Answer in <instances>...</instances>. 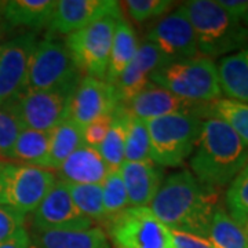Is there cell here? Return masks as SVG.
<instances>
[{
  "mask_svg": "<svg viewBox=\"0 0 248 248\" xmlns=\"http://www.w3.org/2000/svg\"><path fill=\"white\" fill-rule=\"evenodd\" d=\"M217 192L200 184L189 170H182L163 181L151 210L170 231L193 233L207 239L218 207Z\"/></svg>",
  "mask_w": 248,
  "mask_h": 248,
  "instance_id": "6da1fadb",
  "label": "cell"
},
{
  "mask_svg": "<svg viewBox=\"0 0 248 248\" xmlns=\"http://www.w3.org/2000/svg\"><path fill=\"white\" fill-rule=\"evenodd\" d=\"M190 172L203 185L219 190L231 185L248 163V145L218 117H207L189 157Z\"/></svg>",
  "mask_w": 248,
  "mask_h": 248,
  "instance_id": "7a4b0ae2",
  "label": "cell"
},
{
  "mask_svg": "<svg viewBox=\"0 0 248 248\" xmlns=\"http://www.w3.org/2000/svg\"><path fill=\"white\" fill-rule=\"evenodd\" d=\"M195 31L197 50L205 58H219L248 48V31L215 0H190L182 4Z\"/></svg>",
  "mask_w": 248,
  "mask_h": 248,
  "instance_id": "3957f363",
  "label": "cell"
},
{
  "mask_svg": "<svg viewBox=\"0 0 248 248\" xmlns=\"http://www.w3.org/2000/svg\"><path fill=\"white\" fill-rule=\"evenodd\" d=\"M151 83L192 102L210 104L222 98L217 63L202 55L160 66Z\"/></svg>",
  "mask_w": 248,
  "mask_h": 248,
  "instance_id": "277c9868",
  "label": "cell"
},
{
  "mask_svg": "<svg viewBox=\"0 0 248 248\" xmlns=\"http://www.w3.org/2000/svg\"><path fill=\"white\" fill-rule=\"evenodd\" d=\"M203 117L175 113L146 120L151 137V160L163 167H179L195 151Z\"/></svg>",
  "mask_w": 248,
  "mask_h": 248,
  "instance_id": "5b68a950",
  "label": "cell"
},
{
  "mask_svg": "<svg viewBox=\"0 0 248 248\" xmlns=\"http://www.w3.org/2000/svg\"><path fill=\"white\" fill-rule=\"evenodd\" d=\"M122 11L119 3L63 40L81 75L105 80L110 48Z\"/></svg>",
  "mask_w": 248,
  "mask_h": 248,
  "instance_id": "8992f818",
  "label": "cell"
},
{
  "mask_svg": "<svg viewBox=\"0 0 248 248\" xmlns=\"http://www.w3.org/2000/svg\"><path fill=\"white\" fill-rule=\"evenodd\" d=\"M113 248H175L171 231L149 207H128L105 222Z\"/></svg>",
  "mask_w": 248,
  "mask_h": 248,
  "instance_id": "52a82bcc",
  "label": "cell"
},
{
  "mask_svg": "<svg viewBox=\"0 0 248 248\" xmlns=\"http://www.w3.org/2000/svg\"><path fill=\"white\" fill-rule=\"evenodd\" d=\"M53 171L27 164L4 163L0 174V203L32 214L55 185Z\"/></svg>",
  "mask_w": 248,
  "mask_h": 248,
  "instance_id": "ba28073f",
  "label": "cell"
},
{
  "mask_svg": "<svg viewBox=\"0 0 248 248\" xmlns=\"http://www.w3.org/2000/svg\"><path fill=\"white\" fill-rule=\"evenodd\" d=\"M81 79V73L63 40L46 37L37 42L28 72L25 91L51 90Z\"/></svg>",
  "mask_w": 248,
  "mask_h": 248,
  "instance_id": "9c48e42d",
  "label": "cell"
},
{
  "mask_svg": "<svg viewBox=\"0 0 248 248\" xmlns=\"http://www.w3.org/2000/svg\"><path fill=\"white\" fill-rule=\"evenodd\" d=\"M80 80L51 90L24 91L14 98L18 116L24 128L48 133L66 120L72 95L79 86Z\"/></svg>",
  "mask_w": 248,
  "mask_h": 248,
  "instance_id": "30bf717a",
  "label": "cell"
},
{
  "mask_svg": "<svg viewBox=\"0 0 248 248\" xmlns=\"http://www.w3.org/2000/svg\"><path fill=\"white\" fill-rule=\"evenodd\" d=\"M146 40L157 48L163 65L187 61L200 55L195 31L182 6L160 18Z\"/></svg>",
  "mask_w": 248,
  "mask_h": 248,
  "instance_id": "8fae6325",
  "label": "cell"
},
{
  "mask_svg": "<svg viewBox=\"0 0 248 248\" xmlns=\"http://www.w3.org/2000/svg\"><path fill=\"white\" fill-rule=\"evenodd\" d=\"M94 222L80 213L66 185L57 181L42 203L31 214L32 232L89 229Z\"/></svg>",
  "mask_w": 248,
  "mask_h": 248,
  "instance_id": "7c38bea8",
  "label": "cell"
},
{
  "mask_svg": "<svg viewBox=\"0 0 248 248\" xmlns=\"http://www.w3.org/2000/svg\"><path fill=\"white\" fill-rule=\"evenodd\" d=\"M37 45L35 32H27L1 46L0 51V105L27 89L31 58Z\"/></svg>",
  "mask_w": 248,
  "mask_h": 248,
  "instance_id": "4fadbf2b",
  "label": "cell"
},
{
  "mask_svg": "<svg viewBox=\"0 0 248 248\" xmlns=\"http://www.w3.org/2000/svg\"><path fill=\"white\" fill-rule=\"evenodd\" d=\"M122 108L131 117L141 119L145 122L175 113H192L203 119L211 116V102H192L178 97L153 83H149L138 95H135L130 102H127Z\"/></svg>",
  "mask_w": 248,
  "mask_h": 248,
  "instance_id": "5bb4252c",
  "label": "cell"
},
{
  "mask_svg": "<svg viewBox=\"0 0 248 248\" xmlns=\"http://www.w3.org/2000/svg\"><path fill=\"white\" fill-rule=\"evenodd\" d=\"M117 107L115 87L105 80L83 76L69 104L68 119L83 128L102 116L110 115Z\"/></svg>",
  "mask_w": 248,
  "mask_h": 248,
  "instance_id": "9a60e30c",
  "label": "cell"
},
{
  "mask_svg": "<svg viewBox=\"0 0 248 248\" xmlns=\"http://www.w3.org/2000/svg\"><path fill=\"white\" fill-rule=\"evenodd\" d=\"M163 66V60L155 46L148 40L140 45L133 61L123 72L115 86L117 107H123L151 83V76Z\"/></svg>",
  "mask_w": 248,
  "mask_h": 248,
  "instance_id": "2e32d148",
  "label": "cell"
},
{
  "mask_svg": "<svg viewBox=\"0 0 248 248\" xmlns=\"http://www.w3.org/2000/svg\"><path fill=\"white\" fill-rule=\"evenodd\" d=\"M117 1L112 0H60L48 25V36H69L93 22Z\"/></svg>",
  "mask_w": 248,
  "mask_h": 248,
  "instance_id": "e0dca14e",
  "label": "cell"
},
{
  "mask_svg": "<svg viewBox=\"0 0 248 248\" xmlns=\"http://www.w3.org/2000/svg\"><path fill=\"white\" fill-rule=\"evenodd\" d=\"M128 204L131 207H149L164 181L163 169L152 160L124 161L119 169Z\"/></svg>",
  "mask_w": 248,
  "mask_h": 248,
  "instance_id": "ac0fdd59",
  "label": "cell"
},
{
  "mask_svg": "<svg viewBox=\"0 0 248 248\" xmlns=\"http://www.w3.org/2000/svg\"><path fill=\"white\" fill-rule=\"evenodd\" d=\"M110 171L95 148L81 145L57 170L58 181L75 185H101Z\"/></svg>",
  "mask_w": 248,
  "mask_h": 248,
  "instance_id": "d6986e66",
  "label": "cell"
},
{
  "mask_svg": "<svg viewBox=\"0 0 248 248\" xmlns=\"http://www.w3.org/2000/svg\"><path fill=\"white\" fill-rule=\"evenodd\" d=\"M32 248H110L101 228L32 232Z\"/></svg>",
  "mask_w": 248,
  "mask_h": 248,
  "instance_id": "ffe728a7",
  "label": "cell"
},
{
  "mask_svg": "<svg viewBox=\"0 0 248 248\" xmlns=\"http://www.w3.org/2000/svg\"><path fill=\"white\" fill-rule=\"evenodd\" d=\"M217 71L222 95L248 104V48L222 57Z\"/></svg>",
  "mask_w": 248,
  "mask_h": 248,
  "instance_id": "44dd1931",
  "label": "cell"
},
{
  "mask_svg": "<svg viewBox=\"0 0 248 248\" xmlns=\"http://www.w3.org/2000/svg\"><path fill=\"white\" fill-rule=\"evenodd\" d=\"M55 7V0H10L3 3V17L10 27L40 29L50 25Z\"/></svg>",
  "mask_w": 248,
  "mask_h": 248,
  "instance_id": "7402d4cb",
  "label": "cell"
},
{
  "mask_svg": "<svg viewBox=\"0 0 248 248\" xmlns=\"http://www.w3.org/2000/svg\"><path fill=\"white\" fill-rule=\"evenodd\" d=\"M138 47H140V42L133 25L127 18L122 17L116 27L109 62H108V71L105 76V81L108 84L115 86L117 83V80L120 79L123 72L130 65V62L133 61Z\"/></svg>",
  "mask_w": 248,
  "mask_h": 248,
  "instance_id": "603a6c76",
  "label": "cell"
},
{
  "mask_svg": "<svg viewBox=\"0 0 248 248\" xmlns=\"http://www.w3.org/2000/svg\"><path fill=\"white\" fill-rule=\"evenodd\" d=\"M50 152V131L22 128L10 155L11 161L47 169Z\"/></svg>",
  "mask_w": 248,
  "mask_h": 248,
  "instance_id": "cb8c5ba5",
  "label": "cell"
},
{
  "mask_svg": "<svg viewBox=\"0 0 248 248\" xmlns=\"http://www.w3.org/2000/svg\"><path fill=\"white\" fill-rule=\"evenodd\" d=\"M84 145L83 127L71 119L63 120L50 131V152L47 170H58L76 149Z\"/></svg>",
  "mask_w": 248,
  "mask_h": 248,
  "instance_id": "d4e9b609",
  "label": "cell"
},
{
  "mask_svg": "<svg viewBox=\"0 0 248 248\" xmlns=\"http://www.w3.org/2000/svg\"><path fill=\"white\" fill-rule=\"evenodd\" d=\"M207 239L214 248H248V231L221 205L214 213Z\"/></svg>",
  "mask_w": 248,
  "mask_h": 248,
  "instance_id": "484cf974",
  "label": "cell"
},
{
  "mask_svg": "<svg viewBox=\"0 0 248 248\" xmlns=\"http://www.w3.org/2000/svg\"><path fill=\"white\" fill-rule=\"evenodd\" d=\"M130 115L122 107L113 110V122L108 131L105 140L97 151L107 163L109 171H117L124 163V148L128 128Z\"/></svg>",
  "mask_w": 248,
  "mask_h": 248,
  "instance_id": "4316f807",
  "label": "cell"
},
{
  "mask_svg": "<svg viewBox=\"0 0 248 248\" xmlns=\"http://www.w3.org/2000/svg\"><path fill=\"white\" fill-rule=\"evenodd\" d=\"M71 193L73 203L89 219L97 222L107 221V215L102 202V186L101 185H75L65 184Z\"/></svg>",
  "mask_w": 248,
  "mask_h": 248,
  "instance_id": "83f0119b",
  "label": "cell"
},
{
  "mask_svg": "<svg viewBox=\"0 0 248 248\" xmlns=\"http://www.w3.org/2000/svg\"><path fill=\"white\" fill-rule=\"evenodd\" d=\"M210 110L211 116L225 122L248 145V104L221 98L211 102Z\"/></svg>",
  "mask_w": 248,
  "mask_h": 248,
  "instance_id": "f1b7e54d",
  "label": "cell"
},
{
  "mask_svg": "<svg viewBox=\"0 0 248 248\" xmlns=\"http://www.w3.org/2000/svg\"><path fill=\"white\" fill-rule=\"evenodd\" d=\"M226 211L248 231V163L228 186Z\"/></svg>",
  "mask_w": 248,
  "mask_h": 248,
  "instance_id": "f546056e",
  "label": "cell"
},
{
  "mask_svg": "<svg viewBox=\"0 0 248 248\" xmlns=\"http://www.w3.org/2000/svg\"><path fill=\"white\" fill-rule=\"evenodd\" d=\"M24 125L19 120L14 98L0 105V161L9 163L10 155Z\"/></svg>",
  "mask_w": 248,
  "mask_h": 248,
  "instance_id": "4dcf8cb0",
  "label": "cell"
},
{
  "mask_svg": "<svg viewBox=\"0 0 248 248\" xmlns=\"http://www.w3.org/2000/svg\"><path fill=\"white\" fill-rule=\"evenodd\" d=\"M143 160H151V137L148 125L145 120L130 116L124 148V161Z\"/></svg>",
  "mask_w": 248,
  "mask_h": 248,
  "instance_id": "1f68e13d",
  "label": "cell"
},
{
  "mask_svg": "<svg viewBox=\"0 0 248 248\" xmlns=\"http://www.w3.org/2000/svg\"><path fill=\"white\" fill-rule=\"evenodd\" d=\"M101 186H102V202H104L107 219L128 208L130 205L128 196H127V190H125V186H124L119 170L110 171Z\"/></svg>",
  "mask_w": 248,
  "mask_h": 248,
  "instance_id": "d6a6232c",
  "label": "cell"
},
{
  "mask_svg": "<svg viewBox=\"0 0 248 248\" xmlns=\"http://www.w3.org/2000/svg\"><path fill=\"white\" fill-rule=\"evenodd\" d=\"M172 4L175 3L170 0H127L124 1V7L128 17L140 24L164 16L166 13H169Z\"/></svg>",
  "mask_w": 248,
  "mask_h": 248,
  "instance_id": "836d02e7",
  "label": "cell"
},
{
  "mask_svg": "<svg viewBox=\"0 0 248 248\" xmlns=\"http://www.w3.org/2000/svg\"><path fill=\"white\" fill-rule=\"evenodd\" d=\"M27 215L16 208L0 203V243L9 240L19 229L24 228Z\"/></svg>",
  "mask_w": 248,
  "mask_h": 248,
  "instance_id": "e575fe53",
  "label": "cell"
},
{
  "mask_svg": "<svg viewBox=\"0 0 248 248\" xmlns=\"http://www.w3.org/2000/svg\"><path fill=\"white\" fill-rule=\"evenodd\" d=\"M113 122V113L107 116H102L97 120H94L93 123L86 125L83 128V138H84V143L89 145L91 148L98 149L102 141L105 140L108 131L112 125Z\"/></svg>",
  "mask_w": 248,
  "mask_h": 248,
  "instance_id": "d590c367",
  "label": "cell"
},
{
  "mask_svg": "<svg viewBox=\"0 0 248 248\" xmlns=\"http://www.w3.org/2000/svg\"><path fill=\"white\" fill-rule=\"evenodd\" d=\"M171 237H172L175 248H214L208 239L193 234V233L171 231Z\"/></svg>",
  "mask_w": 248,
  "mask_h": 248,
  "instance_id": "8d00e7d4",
  "label": "cell"
},
{
  "mask_svg": "<svg viewBox=\"0 0 248 248\" xmlns=\"http://www.w3.org/2000/svg\"><path fill=\"white\" fill-rule=\"evenodd\" d=\"M231 17L241 21L248 9L247 0H215Z\"/></svg>",
  "mask_w": 248,
  "mask_h": 248,
  "instance_id": "74e56055",
  "label": "cell"
},
{
  "mask_svg": "<svg viewBox=\"0 0 248 248\" xmlns=\"http://www.w3.org/2000/svg\"><path fill=\"white\" fill-rule=\"evenodd\" d=\"M0 248H32L31 236L27 229L22 228L14 236H11L9 240L0 243Z\"/></svg>",
  "mask_w": 248,
  "mask_h": 248,
  "instance_id": "f35d334b",
  "label": "cell"
},
{
  "mask_svg": "<svg viewBox=\"0 0 248 248\" xmlns=\"http://www.w3.org/2000/svg\"><path fill=\"white\" fill-rule=\"evenodd\" d=\"M241 22H243V25H244V27H246V29L248 31V9H247V11H246V14H244L243 19H241Z\"/></svg>",
  "mask_w": 248,
  "mask_h": 248,
  "instance_id": "ab89813d",
  "label": "cell"
},
{
  "mask_svg": "<svg viewBox=\"0 0 248 248\" xmlns=\"http://www.w3.org/2000/svg\"><path fill=\"white\" fill-rule=\"evenodd\" d=\"M3 166H4V163H1V161H0V174H1V170H3Z\"/></svg>",
  "mask_w": 248,
  "mask_h": 248,
  "instance_id": "60d3db41",
  "label": "cell"
},
{
  "mask_svg": "<svg viewBox=\"0 0 248 248\" xmlns=\"http://www.w3.org/2000/svg\"><path fill=\"white\" fill-rule=\"evenodd\" d=\"M0 51H1V46H0Z\"/></svg>",
  "mask_w": 248,
  "mask_h": 248,
  "instance_id": "b9f144b4",
  "label": "cell"
}]
</instances>
